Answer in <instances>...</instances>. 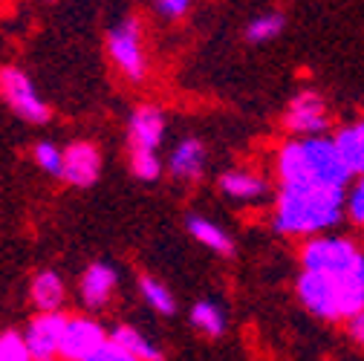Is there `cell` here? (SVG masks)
Listing matches in <instances>:
<instances>
[{
    "label": "cell",
    "instance_id": "cell-1",
    "mask_svg": "<svg viewBox=\"0 0 364 361\" xmlns=\"http://www.w3.org/2000/svg\"><path fill=\"white\" fill-rule=\"evenodd\" d=\"M275 171L287 188H347L350 168L327 136L289 139L278 148Z\"/></svg>",
    "mask_w": 364,
    "mask_h": 361
},
{
    "label": "cell",
    "instance_id": "cell-2",
    "mask_svg": "<svg viewBox=\"0 0 364 361\" xmlns=\"http://www.w3.org/2000/svg\"><path fill=\"white\" fill-rule=\"evenodd\" d=\"M347 217V188H287L275 203V229L287 237H321Z\"/></svg>",
    "mask_w": 364,
    "mask_h": 361
},
{
    "label": "cell",
    "instance_id": "cell-3",
    "mask_svg": "<svg viewBox=\"0 0 364 361\" xmlns=\"http://www.w3.org/2000/svg\"><path fill=\"white\" fill-rule=\"evenodd\" d=\"M298 301L306 312L321 321H350L364 312V263L347 275H321V272H301Z\"/></svg>",
    "mask_w": 364,
    "mask_h": 361
},
{
    "label": "cell",
    "instance_id": "cell-4",
    "mask_svg": "<svg viewBox=\"0 0 364 361\" xmlns=\"http://www.w3.org/2000/svg\"><path fill=\"white\" fill-rule=\"evenodd\" d=\"M364 263V252L338 235H321L309 237L301 249V266L304 272H321V275H347Z\"/></svg>",
    "mask_w": 364,
    "mask_h": 361
},
{
    "label": "cell",
    "instance_id": "cell-5",
    "mask_svg": "<svg viewBox=\"0 0 364 361\" xmlns=\"http://www.w3.org/2000/svg\"><path fill=\"white\" fill-rule=\"evenodd\" d=\"M107 55L113 64L130 78L142 81L148 72V58H145V43H142V23L139 18H122L110 35H107Z\"/></svg>",
    "mask_w": 364,
    "mask_h": 361
},
{
    "label": "cell",
    "instance_id": "cell-6",
    "mask_svg": "<svg viewBox=\"0 0 364 361\" xmlns=\"http://www.w3.org/2000/svg\"><path fill=\"white\" fill-rule=\"evenodd\" d=\"M0 96L6 99V104L12 107V113L18 119H23L29 124H47L50 116H53L50 104L41 99L32 78L18 67H4L0 70Z\"/></svg>",
    "mask_w": 364,
    "mask_h": 361
},
{
    "label": "cell",
    "instance_id": "cell-7",
    "mask_svg": "<svg viewBox=\"0 0 364 361\" xmlns=\"http://www.w3.org/2000/svg\"><path fill=\"white\" fill-rule=\"evenodd\" d=\"M284 124L289 133H295V139H306V136H324L330 127V113H327V102L312 93V90H304L298 93L284 116Z\"/></svg>",
    "mask_w": 364,
    "mask_h": 361
},
{
    "label": "cell",
    "instance_id": "cell-8",
    "mask_svg": "<svg viewBox=\"0 0 364 361\" xmlns=\"http://www.w3.org/2000/svg\"><path fill=\"white\" fill-rule=\"evenodd\" d=\"M67 315L64 312H38L26 324V347L35 361H55L61 358V341L67 330Z\"/></svg>",
    "mask_w": 364,
    "mask_h": 361
},
{
    "label": "cell",
    "instance_id": "cell-9",
    "mask_svg": "<svg viewBox=\"0 0 364 361\" xmlns=\"http://www.w3.org/2000/svg\"><path fill=\"white\" fill-rule=\"evenodd\" d=\"M107 341H110V333L102 327V321L90 318V315H73L67 321L64 341H61V361H84Z\"/></svg>",
    "mask_w": 364,
    "mask_h": 361
},
{
    "label": "cell",
    "instance_id": "cell-10",
    "mask_svg": "<svg viewBox=\"0 0 364 361\" xmlns=\"http://www.w3.org/2000/svg\"><path fill=\"white\" fill-rule=\"evenodd\" d=\"M102 176V151L93 142H73L64 148L61 179L75 188H90Z\"/></svg>",
    "mask_w": 364,
    "mask_h": 361
},
{
    "label": "cell",
    "instance_id": "cell-11",
    "mask_svg": "<svg viewBox=\"0 0 364 361\" xmlns=\"http://www.w3.org/2000/svg\"><path fill=\"white\" fill-rule=\"evenodd\" d=\"M130 151H156L165 139V113L156 104L136 107L127 119Z\"/></svg>",
    "mask_w": 364,
    "mask_h": 361
},
{
    "label": "cell",
    "instance_id": "cell-12",
    "mask_svg": "<svg viewBox=\"0 0 364 361\" xmlns=\"http://www.w3.org/2000/svg\"><path fill=\"white\" fill-rule=\"evenodd\" d=\"M116 284H119V275L110 263H90L84 269V275L78 281V295L84 301V306L90 309H102L110 303L113 292H116Z\"/></svg>",
    "mask_w": 364,
    "mask_h": 361
},
{
    "label": "cell",
    "instance_id": "cell-13",
    "mask_svg": "<svg viewBox=\"0 0 364 361\" xmlns=\"http://www.w3.org/2000/svg\"><path fill=\"white\" fill-rule=\"evenodd\" d=\"M205 148L200 139H182L173 151H171V159H168V173L173 179H182V183H194L205 173Z\"/></svg>",
    "mask_w": 364,
    "mask_h": 361
},
{
    "label": "cell",
    "instance_id": "cell-14",
    "mask_svg": "<svg viewBox=\"0 0 364 361\" xmlns=\"http://www.w3.org/2000/svg\"><path fill=\"white\" fill-rule=\"evenodd\" d=\"M220 191L235 200V203H257L269 194V183L260 173H249V171H229L220 176Z\"/></svg>",
    "mask_w": 364,
    "mask_h": 361
},
{
    "label": "cell",
    "instance_id": "cell-15",
    "mask_svg": "<svg viewBox=\"0 0 364 361\" xmlns=\"http://www.w3.org/2000/svg\"><path fill=\"white\" fill-rule=\"evenodd\" d=\"M29 298L41 312H61V306L67 301V284H64V278L58 272L47 269V272H38L32 278Z\"/></svg>",
    "mask_w": 364,
    "mask_h": 361
},
{
    "label": "cell",
    "instance_id": "cell-16",
    "mask_svg": "<svg viewBox=\"0 0 364 361\" xmlns=\"http://www.w3.org/2000/svg\"><path fill=\"white\" fill-rule=\"evenodd\" d=\"M333 142H336L344 165L350 168V173L364 176V119L355 122V124H347V127L336 130Z\"/></svg>",
    "mask_w": 364,
    "mask_h": 361
},
{
    "label": "cell",
    "instance_id": "cell-17",
    "mask_svg": "<svg viewBox=\"0 0 364 361\" xmlns=\"http://www.w3.org/2000/svg\"><path fill=\"white\" fill-rule=\"evenodd\" d=\"M186 229H188V235L200 243V246H205V249H211V252H217V254H235V240L225 235L217 222H211V220H205V217H200V214H188V220H186Z\"/></svg>",
    "mask_w": 364,
    "mask_h": 361
},
{
    "label": "cell",
    "instance_id": "cell-18",
    "mask_svg": "<svg viewBox=\"0 0 364 361\" xmlns=\"http://www.w3.org/2000/svg\"><path fill=\"white\" fill-rule=\"evenodd\" d=\"M110 341L119 344L122 350H127L133 358H139V361H162V350H159L148 335H142L136 327L119 324V327L110 333Z\"/></svg>",
    "mask_w": 364,
    "mask_h": 361
},
{
    "label": "cell",
    "instance_id": "cell-19",
    "mask_svg": "<svg viewBox=\"0 0 364 361\" xmlns=\"http://www.w3.org/2000/svg\"><path fill=\"white\" fill-rule=\"evenodd\" d=\"M191 324H194L203 335L220 338V335L225 333V312H223L214 301H200V303H194V309H191Z\"/></svg>",
    "mask_w": 364,
    "mask_h": 361
},
{
    "label": "cell",
    "instance_id": "cell-20",
    "mask_svg": "<svg viewBox=\"0 0 364 361\" xmlns=\"http://www.w3.org/2000/svg\"><path fill=\"white\" fill-rule=\"evenodd\" d=\"M139 292H142L145 303H148L154 312H159V315H173V312H176V301H173L171 289H168L162 281H156V278H151V275H142V278H139Z\"/></svg>",
    "mask_w": 364,
    "mask_h": 361
},
{
    "label": "cell",
    "instance_id": "cell-21",
    "mask_svg": "<svg viewBox=\"0 0 364 361\" xmlns=\"http://www.w3.org/2000/svg\"><path fill=\"white\" fill-rule=\"evenodd\" d=\"M287 26V18L281 12H266V15H257L255 21H249L246 26V38L252 43H266V41H275Z\"/></svg>",
    "mask_w": 364,
    "mask_h": 361
},
{
    "label": "cell",
    "instance_id": "cell-22",
    "mask_svg": "<svg viewBox=\"0 0 364 361\" xmlns=\"http://www.w3.org/2000/svg\"><path fill=\"white\" fill-rule=\"evenodd\" d=\"M130 171L142 183H156L162 176V159L156 151H130Z\"/></svg>",
    "mask_w": 364,
    "mask_h": 361
},
{
    "label": "cell",
    "instance_id": "cell-23",
    "mask_svg": "<svg viewBox=\"0 0 364 361\" xmlns=\"http://www.w3.org/2000/svg\"><path fill=\"white\" fill-rule=\"evenodd\" d=\"M0 361H35L26 347L23 333H18V330L0 333Z\"/></svg>",
    "mask_w": 364,
    "mask_h": 361
},
{
    "label": "cell",
    "instance_id": "cell-24",
    "mask_svg": "<svg viewBox=\"0 0 364 361\" xmlns=\"http://www.w3.org/2000/svg\"><path fill=\"white\" fill-rule=\"evenodd\" d=\"M32 156H35V162H38L41 171H47V173H53V176H61V173H64V151H61L58 145H53V142H38L35 151H32Z\"/></svg>",
    "mask_w": 364,
    "mask_h": 361
},
{
    "label": "cell",
    "instance_id": "cell-25",
    "mask_svg": "<svg viewBox=\"0 0 364 361\" xmlns=\"http://www.w3.org/2000/svg\"><path fill=\"white\" fill-rule=\"evenodd\" d=\"M194 0H154V9L159 18H168V21H176L182 15H188Z\"/></svg>",
    "mask_w": 364,
    "mask_h": 361
},
{
    "label": "cell",
    "instance_id": "cell-26",
    "mask_svg": "<svg viewBox=\"0 0 364 361\" xmlns=\"http://www.w3.org/2000/svg\"><path fill=\"white\" fill-rule=\"evenodd\" d=\"M84 361H139V358H133L127 350H122L119 344H113V341H107L105 347H99L90 358H84Z\"/></svg>",
    "mask_w": 364,
    "mask_h": 361
},
{
    "label": "cell",
    "instance_id": "cell-27",
    "mask_svg": "<svg viewBox=\"0 0 364 361\" xmlns=\"http://www.w3.org/2000/svg\"><path fill=\"white\" fill-rule=\"evenodd\" d=\"M347 217H350V222L364 225V194L358 188H353L347 194Z\"/></svg>",
    "mask_w": 364,
    "mask_h": 361
},
{
    "label": "cell",
    "instance_id": "cell-28",
    "mask_svg": "<svg viewBox=\"0 0 364 361\" xmlns=\"http://www.w3.org/2000/svg\"><path fill=\"white\" fill-rule=\"evenodd\" d=\"M347 333H350V338H353L358 347H364V312H358L355 318L347 321Z\"/></svg>",
    "mask_w": 364,
    "mask_h": 361
},
{
    "label": "cell",
    "instance_id": "cell-29",
    "mask_svg": "<svg viewBox=\"0 0 364 361\" xmlns=\"http://www.w3.org/2000/svg\"><path fill=\"white\" fill-rule=\"evenodd\" d=\"M355 188H358V191L364 194V176H358V183H355Z\"/></svg>",
    "mask_w": 364,
    "mask_h": 361
}]
</instances>
